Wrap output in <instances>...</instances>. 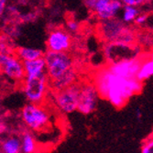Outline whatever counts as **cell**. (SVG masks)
Masks as SVG:
<instances>
[{
	"mask_svg": "<svg viewBox=\"0 0 153 153\" xmlns=\"http://www.w3.org/2000/svg\"><path fill=\"white\" fill-rule=\"evenodd\" d=\"M122 7L121 0H95L92 11L102 21L116 18Z\"/></svg>",
	"mask_w": 153,
	"mask_h": 153,
	"instance_id": "obj_11",
	"label": "cell"
},
{
	"mask_svg": "<svg viewBox=\"0 0 153 153\" xmlns=\"http://www.w3.org/2000/svg\"><path fill=\"white\" fill-rule=\"evenodd\" d=\"M153 75V60L151 57H146L141 59L140 65L136 74L135 78L141 82L147 81Z\"/></svg>",
	"mask_w": 153,
	"mask_h": 153,
	"instance_id": "obj_15",
	"label": "cell"
},
{
	"mask_svg": "<svg viewBox=\"0 0 153 153\" xmlns=\"http://www.w3.org/2000/svg\"><path fill=\"white\" fill-rule=\"evenodd\" d=\"M0 71L15 82H21L25 78L23 62L13 53L0 52Z\"/></svg>",
	"mask_w": 153,
	"mask_h": 153,
	"instance_id": "obj_9",
	"label": "cell"
},
{
	"mask_svg": "<svg viewBox=\"0 0 153 153\" xmlns=\"http://www.w3.org/2000/svg\"><path fill=\"white\" fill-rule=\"evenodd\" d=\"M80 83L74 82L70 86L55 92V103L65 114H72L77 110Z\"/></svg>",
	"mask_w": 153,
	"mask_h": 153,
	"instance_id": "obj_8",
	"label": "cell"
},
{
	"mask_svg": "<svg viewBox=\"0 0 153 153\" xmlns=\"http://www.w3.org/2000/svg\"><path fill=\"white\" fill-rule=\"evenodd\" d=\"M140 151L142 153H151L153 151V140L151 137L142 143Z\"/></svg>",
	"mask_w": 153,
	"mask_h": 153,
	"instance_id": "obj_22",
	"label": "cell"
},
{
	"mask_svg": "<svg viewBox=\"0 0 153 153\" xmlns=\"http://www.w3.org/2000/svg\"><path fill=\"white\" fill-rule=\"evenodd\" d=\"M46 74L49 80H55L74 67V61L67 51H51L44 53Z\"/></svg>",
	"mask_w": 153,
	"mask_h": 153,
	"instance_id": "obj_5",
	"label": "cell"
},
{
	"mask_svg": "<svg viewBox=\"0 0 153 153\" xmlns=\"http://www.w3.org/2000/svg\"><path fill=\"white\" fill-rule=\"evenodd\" d=\"M11 43L10 39L6 35H0V52L11 53Z\"/></svg>",
	"mask_w": 153,
	"mask_h": 153,
	"instance_id": "obj_20",
	"label": "cell"
},
{
	"mask_svg": "<svg viewBox=\"0 0 153 153\" xmlns=\"http://www.w3.org/2000/svg\"><path fill=\"white\" fill-rule=\"evenodd\" d=\"M20 146L21 152L24 153H33L38 150L37 141L30 132H25L22 134L20 138Z\"/></svg>",
	"mask_w": 153,
	"mask_h": 153,
	"instance_id": "obj_17",
	"label": "cell"
},
{
	"mask_svg": "<svg viewBox=\"0 0 153 153\" xmlns=\"http://www.w3.org/2000/svg\"><path fill=\"white\" fill-rule=\"evenodd\" d=\"M142 57L138 56L128 60L120 61L118 62L111 63L107 67L111 73L124 78H134L140 65Z\"/></svg>",
	"mask_w": 153,
	"mask_h": 153,
	"instance_id": "obj_12",
	"label": "cell"
},
{
	"mask_svg": "<svg viewBox=\"0 0 153 153\" xmlns=\"http://www.w3.org/2000/svg\"><path fill=\"white\" fill-rule=\"evenodd\" d=\"M99 97V94L94 83L90 82H81L77 110L83 115L92 114L96 109Z\"/></svg>",
	"mask_w": 153,
	"mask_h": 153,
	"instance_id": "obj_7",
	"label": "cell"
},
{
	"mask_svg": "<svg viewBox=\"0 0 153 153\" xmlns=\"http://www.w3.org/2000/svg\"><path fill=\"white\" fill-rule=\"evenodd\" d=\"M8 0H0V20H1L4 13L6 11V7H7V4Z\"/></svg>",
	"mask_w": 153,
	"mask_h": 153,
	"instance_id": "obj_25",
	"label": "cell"
},
{
	"mask_svg": "<svg viewBox=\"0 0 153 153\" xmlns=\"http://www.w3.org/2000/svg\"><path fill=\"white\" fill-rule=\"evenodd\" d=\"M94 85L102 98L108 100L117 108H122L128 100L142 90V82L134 78H124L104 68L97 72Z\"/></svg>",
	"mask_w": 153,
	"mask_h": 153,
	"instance_id": "obj_1",
	"label": "cell"
},
{
	"mask_svg": "<svg viewBox=\"0 0 153 153\" xmlns=\"http://www.w3.org/2000/svg\"><path fill=\"white\" fill-rule=\"evenodd\" d=\"M25 77H35L46 73V64L43 57L23 62Z\"/></svg>",
	"mask_w": 153,
	"mask_h": 153,
	"instance_id": "obj_14",
	"label": "cell"
},
{
	"mask_svg": "<svg viewBox=\"0 0 153 153\" xmlns=\"http://www.w3.org/2000/svg\"><path fill=\"white\" fill-rule=\"evenodd\" d=\"M80 24L77 20L74 19H67L66 21V29L69 33H75L79 30Z\"/></svg>",
	"mask_w": 153,
	"mask_h": 153,
	"instance_id": "obj_21",
	"label": "cell"
},
{
	"mask_svg": "<svg viewBox=\"0 0 153 153\" xmlns=\"http://www.w3.org/2000/svg\"><path fill=\"white\" fill-rule=\"evenodd\" d=\"M46 45L48 51H68L72 46L71 34L61 27L53 29L48 35Z\"/></svg>",
	"mask_w": 153,
	"mask_h": 153,
	"instance_id": "obj_10",
	"label": "cell"
},
{
	"mask_svg": "<svg viewBox=\"0 0 153 153\" xmlns=\"http://www.w3.org/2000/svg\"><path fill=\"white\" fill-rule=\"evenodd\" d=\"M20 115L25 126L34 132L46 130L51 123V114L42 105L29 103L22 108Z\"/></svg>",
	"mask_w": 153,
	"mask_h": 153,
	"instance_id": "obj_3",
	"label": "cell"
},
{
	"mask_svg": "<svg viewBox=\"0 0 153 153\" xmlns=\"http://www.w3.org/2000/svg\"><path fill=\"white\" fill-rule=\"evenodd\" d=\"M76 79H77V74H76L75 69L73 67L72 69H70L68 72H66L64 74H62L59 78L50 81L49 82L50 88L53 90L54 92H57L59 90L66 88L68 86H70L71 85H73V83H74L76 82Z\"/></svg>",
	"mask_w": 153,
	"mask_h": 153,
	"instance_id": "obj_13",
	"label": "cell"
},
{
	"mask_svg": "<svg viewBox=\"0 0 153 153\" xmlns=\"http://www.w3.org/2000/svg\"><path fill=\"white\" fill-rule=\"evenodd\" d=\"M100 33L104 39L107 42H118L124 43H135L137 36L135 30L124 23L121 19L116 18L102 20L100 25Z\"/></svg>",
	"mask_w": 153,
	"mask_h": 153,
	"instance_id": "obj_2",
	"label": "cell"
},
{
	"mask_svg": "<svg viewBox=\"0 0 153 153\" xmlns=\"http://www.w3.org/2000/svg\"><path fill=\"white\" fill-rule=\"evenodd\" d=\"M15 55L22 62L31 61L40 57H43L44 52L35 48L29 47H19L15 50Z\"/></svg>",
	"mask_w": 153,
	"mask_h": 153,
	"instance_id": "obj_16",
	"label": "cell"
},
{
	"mask_svg": "<svg viewBox=\"0 0 153 153\" xmlns=\"http://www.w3.org/2000/svg\"><path fill=\"white\" fill-rule=\"evenodd\" d=\"M140 55V47L135 43L114 41V42H107L105 47V56L110 64L124 60L137 58Z\"/></svg>",
	"mask_w": 153,
	"mask_h": 153,
	"instance_id": "obj_6",
	"label": "cell"
},
{
	"mask_svg": "<svg viewBox=\"0 0 153 153\" xmlns=\"http://www.w3.org/2000/svg\"><path fill=\"white\" fill-rule=\"evenodd\" d=\"M122 17L121 20L126 24H131L134 22L135 19L137 17L138 14L140 13V8L134 6H128L123 5L122 7Z\"/></svg>",
	"mask_w": 153,
	"mask_h": 153,
	"instance_id": "obj_19",
	"label": "cell"
},
{
	"mask_svg": "<svg viewBox=\"0 0 153 153\" xmlns=\"http://www.w3.org/2000/svg\"><path fill=\"white\" fill-rule=\"evenodd\" d=\"M148 19H149V15L147 13H140L137 17L135 19L133 23H135L137 26H143L147 23Z\"/></svg>",
	"mask_w": 153,
	"mask_h": 153,
	"instance_id": "obj_24",
	"label": "cell"
},
{
	"mask_svg": "<svg viewBox=\"0 0 153 153\" xmlns=\"http://www.w3.org/2000/svg\"><path fill=\"white\" fill-rule=\"evenodd\" d=\"M1 150L5 153H19L21 152L20 138L9 137L2 142Z\"/></svg>",
	"mask_w": 153,
	"mask_h": 153,
	"instance_id": "obj_18",
	"label": "cell"
},
{
	"mask_svg": "<svg viewBox=\"0 0 153 153\" xmlns=\"http://www.w3.org/2000/svg\"><path fill=\"white\" fill-rule=\"evenodd\" d=\"M150 0H121L123 5H128V6H134V7H140L147 3H149Z\"/></svg>",
	"mask_w": 153,
	"mask_h": 153,
	"instance_id": "obj_23",
	"label": "cell"
},
{
	"mask_svg": "<svg viewBox=\"0 0 153 153\" xmlns=\"http://www.w3.org/2000/svg\"><path fill=\"white\" fill-rule=\"evenodd\" d=\"M137 117L138 119H140V117H141V112H140V109H137Z\"/></svg>",
	"mask_w": 153,
	"mask_h": 153,
	"instance_id": "obj_26",
	"label": "cell"
},
{
	"mask_svg": "<svg viewBox=\"0 0 153 153\" xmlns=\"http://www.w3.org/2000/svg\"><path fill=\"white\" fill-rule=\"evenodd\" d=\"M49 77L42 74L35 77H25L22 82V90L29 103L42 105L47 97L50 88Z\"/></svg>",
	"mask_w": 153,
	"mask_h": 153,
	"instance_id": "obj_4",
	"label": "cell"
}]
</instances>
